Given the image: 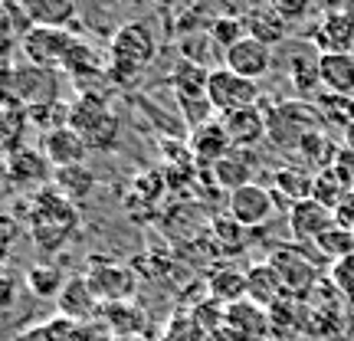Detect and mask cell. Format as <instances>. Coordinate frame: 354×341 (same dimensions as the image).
Returning a JSON list of instances; mask_svg holds the SVG:
<instances>
[{"mask_svg": "<svg viewBox=\"0 0 354 341\" xmlns=\"http://www.w3.org/2000/svg\"><path fill=\"white\" fill-rule=\"evenodd\" d=\"M79 230V210L76 203L63 197L59 190L43 187L37 194H30L26 201V233L43 256L59 253L66 243L73 240V233Z\"/></svg>", "mask_w": 354, "mask_h": 341, "instance_id": "1", "label": "cell"}, {"mask_svg": "<svg viewBox=\"0 0 354 341\" xmlns=\"http://www.w3.org/2000/svg\"><path fill=\"white\" fill-rule=\"evenodd\" d=\"M56 76L53 69H39L33 63H10L0 66V109H20L33 115L56 102Z\"/></svg>", "mask_w": 354, "mask_h": 341, "instance_id": "2", "label": "cell"}, {"mask_svg": "<svg viewBox=\"0 0 354 341\" xmlns=\"http://www.w3.org/2000/svg\"><path fill=\"white\" fill-rule=\"evenodd\" d=\"M158 56V37L148 24L131 20V24L118 26L115 30L109 53H105V63H109V76L115 82H128L131 76H138L141 69H148Z\"/></svg>", "mask_w": 354, "mask_h": 341, "instance_id": "3", "label": "cell"}, {"mask_svg": "<svg viewBox=\"0 0 354 341\" xmlns=\"http://www.w3.org/2000/svg\"><path fill=\"white\" fill-rule=\"evenodd\" d=\"M69 128L88 145V151H109L118 141V115L99 92H82V99L69 105Z\"/></svg>", "mask_w": 354, "mask_h": 341, "instance_id": "4", "label": "cell"}, {"mask_svg": "<svg viewBox=\"0 0 354 341\" xmlns=\"http://www.w3.org/2000/svg\"><path fill=\"white\" fill-rule=\"evenodd\" d=\"M82 276H86L88 289L95 292V299H99L102 305L128 302V299H135V292H138V273H135V266H128V263H122V259L105 256V253H88Z\"/></svg>", "mask_w": 354, "mask_h": 341, "instance_id": "5", "label": "cell"}, {"mask_svg": "<svg viewBox=\"0 0 354 341\" xmlns=\"http://www.w3.org/2000/svg\"><path fill=\"white\" fill-rule=\"evenodd\" d=\"M266 263L272 266V273L279 276L286 295H295V299H308V292L315 289L318 279H322L312 256L305 253L302 246H292V243L289 246H276Z\"/></svg>", "mask_w": 354, "mask_h": 341, "instance_id": "6", "label": "cell"}, {"mask_svg": "<svg viewBox=\"0 0 354 341\" xmlns=\"http://www.w3.org/2000/svg\"><path fill=\"white\" fill-rule=\"evenodd\" d=\"M259 99H263L259 82L230 73L227 66L210 69V79H207V102L214 105V112L220 115V118L230 112H240L246 105H259Z\"/></svg>", "mask_w": 354, "mask_h": 341, "instance_id": "7", "label": "cell"}, {"mask_svg": "<svg viewBox=\"0 0 354 341\" xmlns=\"http://www.w3.org/2000/svg\"><path fill=\"white\" fill-rule=\"evenodd\" d=\"M76 43L73 30H59V26H30L24 37H20V53H24L26 63L39 66V69H63V59L69 46Z\"/></svg>", "mask_w": 354, "mask_h": 341, "instance_id": "8", "label": "cell"}, {"mask_svg": "<svg viewBox=\"0 0 354 341\" xmlns=\"http://www.w3.org/2000/svg\"><path fill=\"white\" fill-rule=\"evenodd\" d=\"M17 341H115L112 331L95 322H73L66 315H53L39 325H30L17 335Z\"/></svg>", "mask_w": 354, "mask_h": 341, "instance_id": "9", "label": "cell"}, {"mask_svg": "<svg viewBox=\"0 0 354 341\" xmlns=\"http://www.w3.org/2000/svg\"><path fill=\"white\" fill-rule=\"evenodd\" d=\"M3 174H7V184L24 187L30 194H37V190L53 184V165L46 161V154L39 148H30V145L17 148V151L3 158Z\"/></svg>", "mask_w": 354, "mask_h": 341, "instance_id": "10", "label": "cell"}, {"mask_svg": "<svg viewBox=\"0 0 354 341\" xmlns=\"http://www.w3.org/2000/svg\"><path fill=\"white\" fill-rule=\"evenodd\" d=\"M220 338L227 341H272V325H269V312L263 305L250 302H233L227 305V318H223V329L216 331Z\"/></svg>", "mask_w": 354, "mask_h": 341, "instance_id": "11", "label": "cell"}, {"mask_svg": "<svg viewBox=\"0 0 354 341\" xmlns=\"http://www.w3.org/2000/svg\"><path fill=\"white\" fill-rule=\"evenodd\" d=\"M276 207H279L276 194L263 187V184H246V187L233 190L227 197V214L246 230H256L263 227L266 220H272Z\"/></svg>", "mask_w": 354, "mask_h": 341, "instance_id": "12", "label": "cell"}, {"mask_svg": "<svg viewBox=\"0 0 354 341\" xmlns=\"http://www.w3.org/2000/svg\"><path fill=\"white\" fill-rule=\"evenodd\" d=\"M223 66H227L230 73H236V76L259 82L272 69V46H266V43H259L256 37L246 33L240 43H233L223 53Z\"/></svg>", "mask_w": 354, "mask_h": 341, "instance_id": "13", "label": "cell"}, {"mask_svg": "<svg viewBox=\"0 0 354 341\" xmlns=\"http://www.w3.org/2000/svg\"><path fill=\"white\" fill-rule=\"evenodd\" d=\"M39 151L46 154V161L53 165V171H59V167L86 165L88 145L79 138V131H73L69 125H59V128L43 131V138H39Z\"/></svg>", "mask_w": 354, "mask_h": 341, "instance_id": "14", "label": "cell"}, {"mask_svg": "<svg viewBox=\"0 0 354 341\" xmlns=\"http://www.w3.org/2000/svg\"><path fill=\"white\" fill-rule=\"evenodd\" d=\"M335 227V210L318 203L315 197H308L302 203H292L289 207V230H292V240H302V243H315L322 233H328Z\"/></svg>", "mask_w": 354, "mask_h": 341, "instance_id": "15", "label": "cell"}, {"mask_svg": "<svg viewBox=\"0 0 354 341\" xmlns=\"http://www.w3.org/2000/svg\"><path fill=\"white\" fill-rule=\"evenodd\" d=\"M99 322L112 331V338H135V335H151V318L135 299L128 302H109L102 305Z\"/></svg>", "mask_w": 354, "mask_h": 341, "instance_id": "16", "label": "cell"}, {"mask_svg": "<svg viewBox=\"0 0 354 341\" xmlns=\"http://www.w3.org/2000/svg\"><path fill=\"white\" fill-rule=\"evenodd\" d=\"M223 122V131L233 148H250L253 151L263 138H269V125H266V109L259 105H246L240 112H230L220 118Z\"/></svg>", "mask_w": 354, "mask_h": 341, "instance_id": "17", "label": "cell"}, {"mask_svg": "<svg viewBox=\"0 0 354 341\" xmlns=\"http://www.w3.org/2000/svg\"><path fill=\"white\" fill-rule=\"evenodd\" d=\"M56 312L66 318H73V322H95L102 312V302L95 299V292L88 289V282L82 273L66 279L63 292L56 295Z\"/></svg>", "mask_w": 354, "mask_h": 341, "instance_id": "18", "label": "cell"}, {"mask_svg": "<svg viewBox=\"0 0 354 341\" xmlns=\"http://www.w3.org/2000/svg\"><path fill=\"white\" fill-rule=\"evenodd\" d=\"M318 53H351L354 50V17L348 10H328L308 39Z\"/></svg>", "mask_w": 354, "mask_h": 341, "instance_id": "19", "label": "cell"}, {"mask_svg": "<svg viewBox=\"0 0 354 341\" xmlns=\"http://www.w3.org/2000/svg\"><path fill=\"white\" fill-rule=\"evenodd\" d=\"M210 171H214L216 184L227 190V194H233V190L246 187V184H256L253 177L259 171V165H256V154L250 148H230Z\"/></svg>", "mask_w": 354, "mask_h": 341, "instance_id": "20", "label": "cell"}, {"mask_svg": "<svg viewBox=\"0 0 354 341\" xmlns=\"http://www.w3.org/2000/svg\"><path fill=\"white\" fill-rule=\"evenodd\" d=\"M318 79L331 95H354V50L351 53H322L318 56Z\"/></svg>", "mask_w": 354, "mask_h": 341, "instance_id": "21", "label": "cell"}, {"mask_svg": "<svg viewBox=\"0 0 354 341\" xmlns=\"http://www.w3.org/2000/svg\"><path fill=\"white\" fill-rule=\"evenodd\" d=\"M243 24H246V33L256 37L259 43H266V46H279V43H286V37H289V20L269 0H263Z\"/></svg>", "mask_w": 354, "mask_h": 341, "instance_id": "22", "label": "cell"}, {"mask_svg": "<svg viewBox=\"0 0 354 341\" xmlns=\"http://www.w3.org/2000/svg\"><path fill=\"white\" fill-rule=\"evenodd\" d=\"M230 148H233V145H230L220 118H214V122H207V125H201V128H194V131H190V154H194L201 165L214 167L216 161L230 151Z\"/></svg>", "mask_w": 354, "mask_h": 341, "instance_id": "23", "label": "cell"}, {"mask_svg": "<svg viewBox=\"0 0 354 341\" xmlns=\"http://www.w3.org/2000/svg\"><path fill=\"white\" fill-rule=\"evenodd\" d=\"M30 26H59L69 30L76 20V0H17Z\"/></svg>", "mask_w": 354, "mask_h": 341, "instance_id": "24", "label": "cell"}, {"mask_svg": "<svg viewBox=\"0 0 354 341\" xmlns=\"http://www.w3.org/2000/svg\"><path fill=\"white\" fill-rule=\"evenodd\" d=\"M266 187L276 194L279 203H302L312 197V187H315V174H308L302 167H279L276 174H272V184H266Z\"/></svg>", "mask_w": 354, "mask_h": 341, "instance_id": "25", "label": "cell"}, {"mask_svg": "<svg viewBox=\"0 0 354 341\" xmlns=\"http://www.w3.org/2000/svg\"><path fill=\"white\" fill-rule=\"evenodd\" d=\"M246 299L263 308H272L279 299H286V289L269 263H256L246 269Z\"/></svg>", "mask_w": 354, "mask_h": 341, "instance_id": "26", "label": "cell"}, {"mask_svg": "<svg viewBox=\"0 0 354 341\" xmlns=\"http://www.w3.org/2000/svg\"><path fill=\"white\" fill-rule=\"evenodd\" d=\"M63 73L73 79H99V76H109V63H105V56L95 53V46H88L86 39H79L69 46L63 59Z\"/></svg>", "mask_w": 354, "mask_h": 341, "instance_id": "27", "label": "cell"}, {"mask_svg": "<svg viewBox=\"0 0 354 341\" xmlns=\"http://www.w3.org/2000/svg\"><path fill=\"white\" fill-rule=\"evenodd\" d=\"M167 79H171V89H174L177 99H207V79H210L207 66L190 63V59L180 56Z\"/></svg>", "mask_w": 354, "mask_h": 341, "instance_id": "28", "label": "cell"}, {"mask_svg": "<svg viewBox=\"0 0 354 341\" xmlns=\"http://www.w3.org/2000/svg\"><path fill=\"white\" fill-rule=\"evenodd\" d=\"M66 273L59 269L56 263H33V266H26V273H24V282H26V289L33 292L37 299H53L56 302V295L63 292L66 286Z\"/></svg>", "mask_w": 354, "mask_h": 341, "instance_id": "29", "label": "cell"}, {"mask_svg": "<svg viewBox=\"0 0 354 341\" xmlns=\"http://www.w3.org/2000/svg\"><path fill=\"white\" fill-rule=\"evenodd\" d=\"M53 187L79 207L82 201H88V197H92V190H95V174H92L86 165L59 167V171H53Z\"/></svg>", "mask_w": 354, "mask_h": 341, "instance_id": "30", "label": "cell"}, {"mask_svg": "<svg viewBox=\"0 0 354 341\" xmlns=\"http://www.w3.org/2000/svg\"><path fill=\"white\" fill-rule=\"evenodd\" d=\"M210 299H216L220 305H233L246 299V273L240 269H223L210 276Z\"/></svg>", "mask_w": 354, "mask_h": 341, "instance_id": "31", "label": "cell"}, {"mask_svg": "<svg viewBox=\"0 0 354 341\" xmlns=\"http://www.w3.org/2000/svg\"><path fill=\"white\" fill-rule=\"evenodd\" d=\"M26 30H30V20L20 10V3L17 0H0V50H10L13 43H20Z\"/></svg>", "mask_w": 354, "mask_h": 341, "instance_id": "32", "label": "cell"}, {"mask_svg": "<svg viewBox=\"0 0 354 341\" xmlns=\"http://www.w3.org/2000/svg\"><path fill=\"white\" fill-rule=\"evenodd\" d=\"M351 190H348V184H344L342 177H338V171L335 167H322L315 174V187H312V197H315L318 203H325V207H338V203L348 197Z\"/></svg>", "mask_w": 354, "mask_h": 341, "instance_id": "33", "label": "cell"}, {"mask_svg": "<svg viewBox=\"0 0 354 341\" xmlns=\"http://www.w3.org/2000/svg\"><path fill=\"white\" fill-rule=\"evenodd\" d=\"M315 109L318 115H322V122H331V125H338V128H351L354 122V102L351 99H344V95H331V92H322L315 102Z\"/></svg>", "mask_w": 354, "mask_h": 341, "instance_id": "34", "label": "cell"}, {"mask_svg": "<svg viewBox=\"0 0 354 341\" xmlns=\"http://www.w3.org/2000/svg\"><path fill=\"white\" fill-rule=\"evenodd\" d=\"M161 341H210V335L197 325L194 312H174V315L167 318Z\"/></svg>", "mask_w": 354, "mask_h": 341, "instance_id": "35", "label": "cell"}, {"mask_svg": "<svg viewBox=\"0 0 354 341\" xmlns=\"http://www.w3.org/2000/svg\"><path fill=\"white\" fill-rule=\"evenodd\" d=\"M24 273L13 269L10 263H0V315H10L20 295H24Z\"/></svg>", "mask_w": 354, "mask_h": 341, "instance_id": "36", "label": "cell"}, {"mask_svg": "<svg viewBox=\"0 0 354 341\" xmlns=\"http://www.w3.org/2000/svg\"><path fill=\"white\" fill-rule=\"evenodd\" d=\"M315 246H318V253L328 256L331 263H335V259H344V256L354 253V233H348V230H342L338 223H335L328 233L318 237Z\"/></svg>", "mask_w": 354, "mask_h": 341, "instance_id": "37", "label": "cell"}, {"mask_svg": "<svg viewBox=\"0 0 354 341\" xmlns=\"http://www.w3.org/2000/svg\"><path fill=\"white\" fill-rule=\"evenodd\" d=\"M207 30V37L214 39L220 50L227 53L233 43H240L243 37H246V24L243 20H233V17H223V20H214V24L203 26Z\"/></svg>", "mask_w": 354, "mask_h": 341, "instance_id": "38", "label": "cell"}, {"mask_svg": "<svg viewBox=\"0 0 354 341\" xmlns=\"http://www.w3.org/2000/svg\"><path fill=\"white\" fill-rule=\"evenodd\" d=\"M216 233L214 237V243H220L227 253H236V250H243L246 246V227H240L233 216H216L214 220V227H210Z\"/></svg>", "mask_w": 354, "mask_h": 341, "instance_id": "39", "label": "cell"}, {"mask_svg": "<svg viewBox=\"0 0 354 341\" xmlns=\"http://www.w3.org/2000/svg\"><path fill=\"white\" fill-rule=\"evenodd\" d=\"M20 237H24V220L0 210V263H10V253Z\"/></svg>", "mask_w": 354, "mask_h": 341, "instance_id": "40", "label": "cell"}, {"mask_svg": "<svg viewBox=\"0 0 354 341\" xmlns=\"http://www.w3.org/2000/svg\"><path fill=\"white\" fill-rule=\"evenodd\" d=\"M328 279L335 282V289L342 292L344 299H351L354 302V253L344 256V259H335V263H331Z\"/></svg>", "mask_w": 354, "mask_h": 341, "instance_id": "41", "label": "cell"}, {"mask_svg": "<svg viewBox=\"0 0 354 341\" xmlns=\"http://www.w3.org/2000/svg\"><path fill=\"white\" fill-rule=\"evenodd\" d=\"M269 3H272V7H276V10L292 24V20H302L305 13L312 10L315 0H269Z\"/></svg>", "mask_w": 354, "mask_h": 341, "instance_id": "42", "label": "cell"}, {"mask_svg": "<svg viewBox=\"0 0 354 341\" xmlns=\"http://www.w3.org/2000/svg\"><path fill=\"white\" fill-rule=\"evenodd\" d=\"M335 223L342 230H348V233H354V190L335 207Z\"/></svg>", "mask_w": 354, "mask_h": 341, "instance_id": "43", "label": "cell"}, {"mask_svg": "<svg viewBox=\"0 0 354 341\" xmlns=\"http://www.w3.org/2000/svg\"><path fill=\"white\" fill-rule=\"evenodd\" d=\"M115 341H154L151 335H135V338H115Z\"/></svg>", "mask_w": 354, "mask_h": 341, "instance_id": "44", "label": "cell"}, {"mask_svg": "<svg viewBox=\"0 0 354 341\" xmlns=\"http://www.w3.org/2000/svg\"><path fill=\"white\" fill-rule=\"evenodd\" d=\"M7 190V174H3V165H0V194Z\"/></svg>", "mask_w": 354, "mask_h": 341, "instance_id": "45", "label": "cell"}, {"mask_svg": "<svg viewBox=\"0 0 354 341\" xmlns=\"http://www.w3.org/2000/svg\"><path fill=\"white\" fill-rule=\"evenodd\" d=\"M344 135H348V145H351V151H354V122H351V128H348Z\"/></svg>", "mask_w": 354, "mask_h": 341, "instance_id": "46", "label": "cell"}, {"mask_svg": "<svg viewBox=\"0 0 354 341\" xmlns=\"http://www.w3.org/2000/svg\"><path fill=\"white\" fill-rule=\"evenodd\" d=\"M3 158H7V151H3V145H0V165H3Z\"/></svg>", "mask_w": 354, "mask_h": 341, "instance_id": "47", "label": "cell"}, {"mask_svg": "<svg viewBox=\"0 0 354 341\" xmlns=\"http://www.w3.org/2000/svg\"><path fill=\"white\" fill-rule=\"evenodd\" d=\"M272 341H279V338H272Z\"/></svg>", "mask_w": 354, "mask_h": 341, "instance_id": "48", "label": "cell"}, {"mask_svg": "<svg viewBox=\"0 0 354 341\" xmlns=\"http://www.w3.org/2000/svg\"><path fill=\"white\" fill-rule=\"evenodd\" d=\"M0 66H3V63H0Z\"/></svg>", "mask_w": 354, "mask_h": 341, "instance_id": "49", "label": "cell"}]
</instances>
